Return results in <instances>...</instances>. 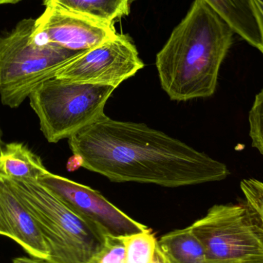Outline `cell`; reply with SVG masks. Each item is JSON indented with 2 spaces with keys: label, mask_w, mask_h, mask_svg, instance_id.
Returning a JSON list of instances; mask_svg holds the SVG:
<instances>
[{
  "label": "cell",
  "mask_w": 263,
  "mask_h": 263,
  "mask_svg": "<svg viewBox=\"0 0 263 263\" xmlns=\"http://www.w3.org/2000/svg\"><path fill=\"white\" fill-rule=\"evenodd\" d=\"M80 167L115 182L188 186L221 181L227 165L143 123L103 114L68 139Z\"/></svg>",
  "instance_id": "1"
},
{
  "label": "cell",
  "mask_w": 263,
  "mask_h": 263,
  "mask_svg": "<svg viewBox=\"0 0 263 263\" xmlns=\"http://www.w3.org/2000/svg\"><path fill=\"white\" fill-rule=\"evenodd\" d=\"M235 34L205 1L194 0L156 55L161 86L170 100L185 102L215 93Z\"/></svg>",
  "instance_id": "2"
},
{
  "label": "cell",
  "mask_w": 263,
  "mask_h": 263,
  "mask_svg": "<svg viewBox=\"0 0 263 263\" xmlns=\"http://www.w3.org/2000/svg\"><path fill=\"white\" fill-rule=\"evenodd\" d=\"M8 179L41 231L49 250L48 262L89 263L108 235L38 181Z\"/></svg>",
  "instance_id": "3"
},
{
  "label": "cell",
  "mask_w": 263,
  "mask_h": 263,
  "mask_svg": "<svg viewBox=\"0 0 263 263\" xmlns=\"http://www.w3.org/2000/svg\"><path fill=\"white\" fill-rule=\"evenodd\" d=\"M34 25V18H25L0 36V98L10 108L18 107L39 85L84 52L38 43Z\"/></svg>",
  "instance_id": "4"
},
{
  "label": "cell",
  "mask_w": 263,
  "mask_h": 263,
  "mask_svg": "<svg viewBox=\"0 0 263 263\" xmlns=\"http://www.w3.org/2000/svg\"><path fill=\"white\" fill-rule=\"evenodd\" d=\"M115 89L52 77L37 86L29 97V103L46 140L57 143L105 114V106Z\"/></svg>",
  "instance_id": "5"
},
{
  "label": "cell",
  "mask_w": 263,
  "mask_h": 263,
  "mask_svg": "<svg viewBox=\"0 0 263 263\" xmlns=\"http://www.w3.org/2000/svg\"><path fill=\"white\" fill-rule=\"evenodd\" d=\"M190 227L208 263H263V229L247 203L213 205Z\"/></svg>",
  "instance_id": "6"
},
{
  "label": "cell",
  "mask_w": 263,
  "mask_h": 263,
  "mask_svg": "<svg viewBox=\"0 0 263 263\" xmlns=\"http://www.w3.org/2000/svg\"><path fill=\"white\" fill-rule=\"evenodd\" d=\"M143 67L131 39L117 33L111 40L82 52L60 69L55 77L117 89Z\"/></svg>",
  "instance_id": "7"
},
{
  "label": "cell",
  "mask_w": 263,
  "mask_h": 263,
  "mask_svg": "<svg viewBox=\"0 0 263 263\" xmlns=\"http://www.w3.org/2000/svg\"><path fill=\"white\" fill-rule=\"evenodd\" d=\"M37 181L106 234L126 236L149 230L132 219L101 193L90 187L49 172Z\"/></svg>",
  "instance_id": "8"
},
{
  "label": "cell",
  "mask_w": 263,
  "mask_h": 263,
  "mask_svg": "<svg viewBox=\"0 0 263 263\" xmlns=\"http://www.w3.org/2000/svg\"><path fill=\"white\" fill-rule=\"evenodd\" d=\"M44 3L46 9L35 20L32 32L35 41L41 44L51 43L83 52L111 40L117 34L114 25L68 10L52 0Z\"/></svg>",
  "instance_id": "9"
},
{
  "label": "cell",
  "mask_w": 263,
  "mask_h": 263,
  "mask_svg": "<svg viewBox=\"0 0 263 263\" xmlns=\"http://www.w3.org/2000/svg\"><path fill=\"white\" fill-rule=\"evenodd\" d=\"M0 233L18 244L32 257L49 260V250L27 207L0 174Z\"/></svg>",
  "instance_id": "10"
},
{
  "label": "cell",
  "mask_w": 263,
  "mask_h": 263,
  "mask_svg": "<svg viewBox=\"0 0 263 263\" xmlns=\"http://www.w3.org/2000/svg\"><path fill=\"white\" fill-rule=\"evenodd\" d=\"M246 42L256 49L262 46L260 30L252 0H203Z\"/></svg>",
  "instance_id": "11"
},
{
  "label": "cell",
  "mask_w": 263,
  "mask_h": 263,
  "mask_svg": "<svg viewBox=\"0 0 263 263\" xmlns=\"http://www.w3.org/2000/svg\"><path fill=\"white\" fill-rule=\"evenodd\" d=\"M48 172L40 156L21 142L0 148V174L8 179L37 181Z\"/></svg>",
  "instance_id": "12"
},
{
  "label": "cell",
  "mask_w": 263,
  "mask_h": 263,
  "mask_svg": "<svg viewBox=\"0 0 263 263\" xmlns=\"http://www.w3.org/2000/svg\"><path fill=\"white\" fill-rule=\"evenodd\" d=\"M157 244L168 263H208L205 249L190 226L166 233Z\"/></svg>",
  "instance_id": "13"
},
{
  "label": "cell",
  "mask_w": 263,
  "mask_h": 263,
  "mask_svg": "<svg viewBox=\"0 0 263 263\" xmlns=\"http://www.w3.org/2000/svg\"><path fill=\"white\" fill-rule=\"evenodd\" d=\"M48 1V0H47ZM64 9L106 24L129 14V0H52ZM46 2V1H45Z\"/></svg>",
  "instance_id": "14"
},
{
  "label": "cell",
  "mask_w": 263,
  "mask_h": 263,
  "mask_svg": "<svg viewBox=\"0 0 263 263\" xmlns=\"http://www.w3.org/2000/svg\"><path fill=\"white\" fill-rule=\"evenodd\" d=\"M126 255L124 263H149L153 259L158 239L151 229L123 236Z\"/></svg>",
  "instance_id": "15"
},
{
  "label": "cell",
  "mask_w": 263,
  "mask_h": 263,
  "mask_svg": "<svg viewBox=\"0 0 263 263\" xmlns=\"http://www.w3.org/2000/svg\"><path fill=\"white\" fill-rule=\"evenodd\" d=\"M126 248L123 236L108 235L101 248L89 263H124Z\"/></svg>",
  "instance_id": "16"
},
{
  "label": "cell",
  "mask_w": 263,
  "mask_h": 263,
  "mask_svg": "<svg viewBox=\"0 0 263 263\" xmlns=\"http://www.w3.org/2000/svg\"><path fill=\"white\" fill-rule=\"evenodd\" d=\"M252 145L263 156V89L256 96L249 114Z\"/></svg>",
  "instance_id": "17"
},
{
  "label": "cell",
  "mask_w": 263,
  "mask_h": 263,
  "mask_svg": "<svg viewBox=\"0 0 263 263\" xmlns=\"http://www.w3.org/2000/svg\"><path fill=\"white\" fill-rule=\"evenodd\" d=\"M240 186L247 205L254 212L263 229V182L254 179H243Z\"/></svg>",
  "instance_id": "18"
},
{
  "label": "cell",
  "mask_w": 263,
  "mask_h": 263,
  "mask_svg": "<svg viewBox=\"0 0 263 263\" xmlns=\"http://www.w3.org/2000/svg\"><path fill=\"white\" fill-rule=\"evenodd\" d=\"M253 2V8H254L255 13L257 18L258 25H259V30H260L261 39H262V46L259 51L263 55V0H252Z\"/></svg>",
  "instance_id": "19"
},
{
  "label": "cell",
  "mask_w": 263,
  "mask_h": 263,
  "mask_svg": "<svg viewBox=\"0 0 263 263\" xmlns=\"http://www.w3.org/2000/svg\"><path fill=\"white\" fill-rule=\"evenodd\" d=\"M12 263H50L46 260L36 259V258L17 257L13 259Z\"/></svg>",
  "instance_id": "20"
},
{
  "label": "cell",
  "mask_w": 263,
  "mask_h": 263,
  "mask_svg": "<svg viewBox=\"0 0 263 263\" xmlns=\"http://www.w3.org/2000/svg\"><path fill=\"white\" fill-rule=\"evenodd\" d=\"M149 263H168L164 255L162 254V252L159 250V247H158V244L156 253H155L154 256H153V259Z\"/></svg>",
  "instance_id": "21"
},
{
  "label": "cell",
  "mask_w": 263,
  "mask_h": 263,
  "mask_svg": "<svg viewBox=\"0 0 263 263\" xmlns=\"http://www.w3.org/2000/svg\"><path fill=\"white\" fill-rule=\"evenodd\" d=\"M21 1V0H0V5L3 4H13V3H18V2Z\"/></svg>",
  "instance_id": "22"
},
{
  "label": "cell",
  "mask_w": 263,
  "mask_h": 263,
  "mask_svg": "<svg viewBox=\"0 0 263 263\" xmlns=\"http://www.w3.org/2000/svg\"><path fill=\"white\" fill-rule=\"evenodd\" d=\"M3 147V140H2L1 129H0V148Z\"/></svg>",
  "instance_id": "23"
},
{
  "label": "cell",
  "mask_w": 263,
  "mask_h": 263,
  "mask_svg": "<svg viewBox=\"0 0 263 263\" xmlns=\"http://www.w3.org/2000/svg\"><path fill=\"white\" fill-rule=\"evenodd\" d=\"M45 1H47V0H44V2H45Z\"/></svg>",
  "instance_id": "24"
},
{
  "label": "cell",
  "mask_w": 263,
  "mask_h": 263,
  "mask_svg": "<svg viewBox=\"0 0 263 263\" xmlns=\"http://www.w3.org/2000/svg\"><path fill=\"white\" fill-rule=\"evenodd\" d=\"M0 235H1V233H0Z\"/></svg>",
  "instance_id": "25"
}]
</instances>
